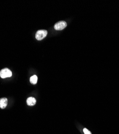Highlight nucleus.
Segmentation results:
<instances>
[{"label":"nucleus","mask_w":119,"mask_h":134,"mask_svg":"<svg viewBox=\"0 0 119 134\" xmlns=\"http://www.w3.org/2000/svg\"><path fill=\"white\" fill-rule=\"evenodd\" d=\"M8 105V99L6 98L0 99V108L4 109Z\"/></svg>","instance_id":"20e7f679"},{"label":"nucleus","mask_w":119,"mask_h":134,"mask_svg":"<svg viewBox=\"0 0 119 134\" xmlns=\"http://www.w3.org/2000/svg\"><path fill=\"white\" fill-rule=\"evenodd\" d=\"M26 103L29 106H34L36 103V99L34 97H29L27 99Z\"/></svg>","instance_id":"39448f33"},{"label":"nucleus","mask_w":119,"mask_h":134,"mask_svg":"<svg viewBox=\"0 0 119 134\" xmlns=\"http://www.w3.org/2000/svg\"><path fill=\"white\" fill-rule=\"evenodd\" d=\"M83 131H84V134H92L91 132L88 129H86V128H84L83 129Z\"/></svg>","instance_id":"0eeeda50"},{"label":"nucleus","mask_w":119,"mask_h":134,"mask_svg":"<svg viewBox=\"0 0 119 134\" xmlns=\"http://www.w3.org/2000/svg\"><path fill=\"white\" fill-rule=\"evenodd\" d=\"M38 81V77L36 75H33L30 78V82L32 84H36Z\"/></svg>","instance_id":"423d86ee"},{"label":"nucleus","mask_w":119,"mask_h":134,"mask_svg":"<svg viewBox=\"0 0 119 134\" xmlns=\"http://www.w3.org/2000/svg\"><path fill=\"white\" fill-rule=\"evenodd\" d=\"M47 35V31L46 30H41L37 32L36 34V38L38 40H41L45 38Z\"/></svg>","instance_id":"f257e3e1"},{"label":"nucleus","mask_w":119,"mask_h":134,"mask_svg":"<svg viewBox=\"0 0 119 134\" xmlns=\"http://www.w3.org/2000/svg\"><path fill=\"white\" fill-rule=\"evenodd\" d=\"M12 76V72L8 68L3 69L0 71V77L2 79H5L7 77H10Z\"/></svg>","instance_id":"f03ea898"},{"label":"nucleus","mask_w":119,"mask_h":134,"mask_svg":"<svg viewBox=\"0 0 119 134\" xmlns=\"http://www.w3.org/2000/svg\"><path fill=\"white\" fill-rule=\"evenodd\" d=\"M67 25V24L66 21H60L58 22V23H56L55 24L54 29L56 30H58V31L62 30L66 27Z\"/></svg>","instance_id":"7ed1b4c3"}]
</instances>
